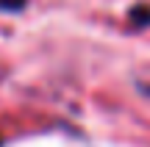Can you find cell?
Masks as SVG:
<instances>
[{
    "instance_id": "obj_1",
    "label": "cell",
    "mask_w": 150,
    "mask_h": 147,
    "mask_svg": "<svg viewBox=\"0 0 150 147\" xmlns=\"http://www.w3.org/2000/svg\"><path fill=\"white\" fill-rule=\"evenodd\" d=\"M131 17H134V22H136V25H142V22L147 25V22H150V8H147V6H136Z\"/></svg>"
},
{
    "instance_id": "obj_2",
    "label": "cell",
    "mask_w": 150,
    "mask_h": 147,
    "mask_svg": "<svg viewBox=\"0 0 150 147\" xmlns=\"http://www.w3.org/2000/svg\"><path fill=\"white\" fill-rule=\"evenodd\" d=\"M28 0H0V11H22Z\"/></svg>"
}]
</instances>
